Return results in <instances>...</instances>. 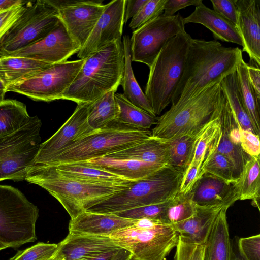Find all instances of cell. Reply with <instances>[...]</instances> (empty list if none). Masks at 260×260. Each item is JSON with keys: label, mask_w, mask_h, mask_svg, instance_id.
<instances>
[{"label": "cell", "mask_w": 260, "mask_h": 260, "mask_svg": "<svg viewBox=\"0 0 260 260\" xmlns=\"http://www.w3.org/2000/svg\"><path fill=\"white\" fill-rule=\"evenodd\" d=\"M237 245L240 254L245 260H260L259 234L238 238Z\"/></svg>", "instance_id": "ee69618b"}, {"label": "cell", "mask_w": 260, "mask_h": 260, "mask_svg": "<svg viewBox=\"0 0 260 260\" xmlns=\"http://www.w3.org/2000/svg\"><path fill=\"white\" fill-rule=\"evenodd\" d=\"M83 162L131 181L143 178L165 166L134 159H115L106 156Z\"/></svg>", "instance_id": "484cf974"}, {"label": "cell", "mask_w": 260, "mask_h": 260, "mask_svg": "<svg viewBox=\"0 0 260 260\" xmlns=\"http://www.w3.org/2000/svg\"><path fill=\"white\" fill-rule=\"evenodd\" d=\"M200 172L201 168L189 164L183 172L179 192L184 194L190 192L199 178Z\"/></svg>", "instance_id": "681fc988"}, {"label": "cell", "mask_w": 260, "mask_h": 260, "mask_svg": "<svg viewBox=\"0 0 260 260\" xmlns=\"http://www.w3.org/2000/svg\"><path fill=\"white\" fill-rule=\"evenodd\" d=\"M105 156L115 159H134L164 166H167L168 162L166 142L152 136Z\"/></svg>", "instance_id": "4316f807"}, {"label": "cell", "mask_w": 260, "mask_h": 260, "mask_svg": "<svg viewBox=\"0 0 260 260\" xmlns=\"http://www.w3.org/2000/svg\"><path fill=\"white\" fill-rule=\"evenodd\" d=\"M137 219L123 218L113 214L83 211L71 219L69 233L108 236L119 229L133 225Z\"/></svg>", "instance_id": "7402d4cb"}, {"label": "cell", "mask_w": 260, "mask_h": 260, "mask_svg": "<svg viewBox=\"0 0 260 260\" xmlns=\"http://www.w3.org/2000/svg\"><path fill=\"white\" fill-rule=\"evenodd\" d=\"M90 104L79 103L70 118L50 138L41 143L34 164H48L75 141L95 131L88 124Z\"/></svg>", "instance_id": "9a60e30c"}, {"label": "cell", "mask_w": 260, "mask_h": 260, "mask_svg": "<svg viewBox=\"0 0 260 260\" xmlns=\"http://www.w3.org/2000/svg\"><path fill=\"white\" fill-rule=\"evenodd\" d=\"M134 224L107 236L136 260H164L177 244L179 236L172 225L140 228Z\"/></svg>", "instance_id": "8fae6325"}, {"label": "cell", "mask_w": 260, "mask_h": 260, "mask_svg": "<svg viewBox=\"0 0 260 260\" xmlns=\"http://www.w3.org/2000/svg\"><path fill=\"white\" fill-rule=\"evenodd\" d=\"M196 135H184L171 140L167 143L168 153L167 166L185 171L191 160Z\"/></svg>", "instance_id": "f35d334b"}, {"label": "cell", "mask_w": 260, "mask_h": 260, "mask_svg": "<svg viewBox=\"0 0 260 260\" xmlns=\"http://www.w3.org/2000/svg\"><path fill=\"white\" fill-rule=\"evenodd\" d=\"M42 125L37 116L16 132L0 138V181L25 180L38 152Z\"/></svg>", "instance_id": "9c48e42d"}, {"label": "cell", "mask_w": 260, "mask_h": 260, "mask_svg": "<svg viewBox=\"0 0 260 260\" xmlns=\"http://www.w3.org/2000/svg\"><path fill=\"white\" fill-rule=\"evenodd\" d=\"M238 12V29L241 36L242 51L250 61L260 66V1L235 0Z\"/></svg>", "instance_id": "d6986e66"}, {"label": "cell", "mask_w": 260, "mask_h": 260, "mask_svg": "<svg viewBox=\"0 0 260 260\" xmlns=\"http://www.w3.org/2000/svg\"><path fill=\"white\" fill-rule=\"evenodd\" d=\"M59 20L58 11L47 0L29 1L22 14L0 39V54L40 41L56 27Z\"/></svg>", "instance_id": "30bf717a"}, {"label": "cell", "mask_w": 260, "mask_h": 260, "mask_svg": "<svg viewBox=\"0 0 260 260\" xmlns=\"http://www.w3.org/2000/svg\"><path fill=\"white\" fill-rule=\"evenodd\" d=\"M221 120V131L216 148L232 162L238 178L249 156L243 151L241 146L239 127L232 114L225 96Z\"/></svg>", "instance_id": "44dd1931"}, {"label": "cell", "mask_w": 260, "mask_h": 260, "mask_svg": "<svg viewBox=\"0 0 260 260\" xmlns=\"http://www.w3.org/2000/svg\"><path fill=\"white\" fill-rule=\"evenodd\" d=\"M151 136L149 130L135 128L115 120L75 141L47 165L85 161L103 157Z\"/></svg>", "instance_id": "52a82bcc"}, {"label": "cell", "mask_w": 260, "mask_h": 260, "mask_svg": "<svg viewBox=\"0 0 260 260\" xmlns=\"http://www.w3.org/2000/svg\"><path fill=\"white\" fill-rule=\"evenodd\" d=\"M219 137V135L205 157L199 177L204 174H208L234 183L237 180L235 168L228 158L217 150Z\"/></svg>", "instance_id": "8d00e7d4"}, {"label": "cell", "mask_w": 260, "mask_h": 260, "mask_svg": "<svg viewBox=\"0 0 260 260\" xmlns=\"http://www.w3.org/2000/svg\"><path fill=\"white\" fill-rule=\"evenodd\" d=\"M259 157H251L246 161L235 183L238 200H250L259 210L260 197Z\"/></svg>", "instance_id": "4dcf8cb0"}, {"label": "cell", "mask_w": 260, "mask_h": 260, "mask_svg": "<svg viewBox=\"0 0 260 260\" xmlns=\"http://www.w3.org/2000/svg\"><path fill=\"white\" fill-rule=\"evenodd\" d=\"M223 208L219 212L205 244L203 260H231V243L226 219V211Z\"/></svg>", "instance_id": "f1b7e54d"}, {"label": "cell", "mask_w": 260, "mask_h": 260, "mask_svg": "<svg viewBox=\"0 0 260 260\" xmlns=\"http://www.w3.org/2000/svg\"><path fill=\"white\" fill-rule=\"evenodd\" d=\"M118 107L116 121L142 129L149 130L155 125L157 117L153 116L131 103L121 93H115Z\"/></svg>", "instance_id": "d590c367"}, {"label": "cell", "mask_w": 260, "mask_h": 260, "mask_svg": "<svg viewBox=\"0 0 260 260\" xmlns=\"http://www.w3.org/2000/svg\"><path fill=\"white\" fill-rule=\"evenodd\" d=\"M57 244L39 242L25 250L19 251L10 260H51Z\"/></svg>", "instance_id": "7bdbcfd3"}, {"label": "cell", "mask_w": 260, "mask_h": 260, "mask_svg": "<svg viewBox=\"0 0 260 260\" xmlns=\"http://www.w3.org/2000/svg\"><path fill=\"white\" fill-rule=\"evenodd\" d=\"M224 99L220 82H218L191 99L171 105L157 118L151 136L168 140L182 135L197 134L219 114Z\"/></svg>", "instance_id": "3957f363"}, {"label": "cell", "mask_w": 260, "mask_h": 260, "mask_svg": "<svg viewBox=\"0 0 260 260\" xmlns=\"http://www.w3.org/2000/svg\"><path fill=\"white\" fill-rule=\"evenodd\" d=\"M47 190L62 205L71 219L127 186L83 182L64 176L49 165L34 164L25 180Z\"/></svg>", "instance_id": "5b68a950"}, {"label": "cell", "mask_w": 260, "mask_h": 260, "mask_svg": "<svg viewBox=\"0 0 260 260\" xmlns=\"http://www.w3.org/2000/svg\"><path fill=\"white\" fill-rule=\"evenodd\" d=\"M176 248L174 260H203L205 246L185 243L179 238Z\"/></svg>", "instance_id": "bcb514c9"}, {"label": "cell", "mask_w": 260, "mask_h": 260, "mask_svg": "<svg viewBox=\"0 0 260 260\" xmlns=\"http://www.w3.org/2000/svg\"><path fill=\"white\" fill-rule=\"evenodd\" d=\"M122 44L124 54V67L120 84L123 90L122 94L134 105L156 116L135 77L132 66L131 39L128 35L124 36Z\"/></svg>", "instance_id": "f546056e"}, {"label": "cell", "mask_w": 260, "mask_h": 260, "mask_svg": "<svg viewBox=\"0 0 260 260\" xmlns=\"http://www.w3.org/2000/svg\"><path fill=\"white\" fill-rule=\"evenodd\" d=\"M118 250L108 251L106 252L86 256L79 260H110Z\"/></svg>", "instance_id": "db71d44e"}, {"label": "cell", "mask_w": 260, "mask_h": 260, "mask_svg": "<svg viewBox=\"0 0 260 260\" xmlns=\"http://www.w3.org/2000/svg\"><path fill=\"white\" fill-rule=\"evenodd\" d=\"M6 93V88L4 85L3 82L0 79V103L5 99V93Z\"/></svg>", "instance_id": "680465c9"}, {"label": "cell", "mask_w": 260, "mask_h": 260, "mask_svg": "<svg viewBox=\"0 0 260 260\" xmlns=\"http://www.w3.org/2000/svg\"><path fill=\"white\" fill-rule=\"evenodd\" d=\"M30 118L24 103L16 100H4L0 103V138L19 129Z\"/></svg>", "instance_id": "d6a6232c"}, {"label": "cell", "mask_w": 260, "mask_h": 260, "mask_svg": "<svg viewBox=\"0 0 260 260\" xmlns=\"http://www.w3.org/2000/svg\"><path fill=\"white\" fill-rule=\"evenodd\" d=\"M183 172L165 166L132 182L87 209L86 211L115 214L136 208L168 202L178 192Z\"/></svg>", "instance_id": "277c9868"}, {"label": "cell", "mask_w": 260, "mask_h": 260, "mask_svg": "<svg viewBox=\"0 0 260 260\" xmlns=\"http://www.w3.org/2000/svg\"><path fill=\"white\" fill-rule=\"evenodd\" d=\"M191 39L186 31L174 37L149 67L145 94L156 116L171 103L183 72Z\"/></svg>", "instance_id": "8992f818"}, {"label": "cell", "mask_w": 260, "mask_h": 260, "mask_svg": "<svg viewBox=\"0 0 260 260\" xmlns=\"http://www.w3.org/2000/svg\"><path fill=\"white\" fill-rule=\"evenodd\" d=\"M52 64L26 57L0 55V79L7 88Z\"/></svg>", "instance_id": "83f0119b"}, {"label": "cell", "mask_w": 260, "mask_h": 260, "mask_svg": "<svg viewBox=\"0 0 260 260\" xmlns=\"http://www.w3.org/2000/svg\"><path fill=\"white\" fill-rule=\"evenodd\" d=\"M29 1L21 3L0 11V39L16 21L26 9Z\"/></svg>", "instance_id": "f6af8a7d"}, {"label": "cell", "mask_w": 260, "mask_h": 260, "mask_svg": "<svg viewBox=\"0 0 260 260\" xmlns=\"http://www.w3.org/2000/svg\"><path fill=\"white\" fill-rule=\"evenodd\" d=\"M120 249L107 236L69 233L57 244V249L51 260H79L84 257Z\"/></svg>", "instance_id": "ac0fdd59"}, {"label": "cell", "mask_w": 260, "mask_h": 260, "mask_svg": "<svg viewBox=\"0 0 260 260\" xmlns=\"http://www.w3.org/2000/svg\"><path fill=\"white\" fill-rule=\"evenodd\" d=\"M115 92L110 91L90 104L87 122L93 130L101 129L117 119L118 107Z\"/></svg>", "instance_id": "836d02e7"}, {"label": "cell", "mask_w": 260, "mask_h": 260, "mask_svg": "<svg viewBox=\"0 0 260 260\" xmlns=\"http://www.w3.org/2000/svg\"><path fill=\"white\" fill-rule=\"evenodd\" d=\"M132 253L128 250L121 248L117 251L110 260H131Z\"/></svg>", "instance_id": "11a10c76"}, {"label": "cell", "mask_w": 260, "mask_h": 260, "mask_svg": "<svg viewBox=\"0 0 260 260\" xmlns=\"http://www.w3.org/2000/svg\"><path fill=\"white\" fill-rule=\"evenodd\" d=\"M22 0H0V11L21 3Z\"/></svg>", "instance_id": "9f6ffc18"}, {"label": "cell", "mask_w": 260, "mask_h": 260, "mask_svg": "<svg viewBox=\"0 0 260 260\" xmlns=\"http://www.w3.org/2000/svg\"><path fill=\"white\" fill-rule=\"evenodd\" d=\"M239 90L244 106L257 133L260 135V98L256 94L248 77L247 63L242 59L236 70Z\"/></svg>", "instance_id": "e575fe53"}, {"label": "cell", "mask_w": 260, "mask_h": 260, "mask_svg": "<svg viewBox=\"0 0 260 260\" xmlns=\"http://www.w3.org/2000/svg\"><path fill=\"white\" fill-rule=\"evenodd\" d=\"M80 48L59 20L56 27L40 41L0 55L26 57L53 64L67 61Z\"/></svg>", "instance_id": "5bb4252c"}, {"label": "cell", "mask_w": 260, "mask_h": 260, "mask_svg": "<svg viewBox=\"0 0 260 260\" xmlns=\"http://www.w3.org/2000/svg\"><path fill=\"white\" fill-rule=\"evenodd\" d=\"M124 67V50L119 39L85 58L61 99L77 104H91L110 91H116Z\"/></svg>", "instance_id": "7a4b0ae2"}, {"label": "cell", "mask_w": 260, "mask_h": 260, "mask_svg": "<svg viewBox=\"0 0 260 260\" xmlns=\"http://www.w3.org/2000/svg\"><path fill=\"white\" fill-rule=\"evenodd\" d=\"M131 260H136V259H135L133 257H132Z\"/></svg>", "instance_id": "94428289"}, {"label": "cell", "mask_w": 260, "mask_h": 260, "mask_svg": "<svg viewBox=\"0 0 260 260\" xmlns=\"http://www.w3.org/2000/svg\"><path fill=\"white\" fill-rule=\"evenodd\" d=\"M49 166L64 176L89 183L126 187L134 181L83 161Z\"/></svg>", "instance_id": "d4e9b609"}, {"label": "cell", "mask_w": 260, "mask_h": 260, "mask_svg": "<svg viewBox=\"0 0 260 260\" xmlns=\"http://www.w3.org/2000/svg\"><path fill=\"white\" fill-rule=\"evenodd\" d=\"M235 243L232 244V254L231 260H245L240 254L237 245V239L234 240Z\"/></svg>", "instance_id": "6f0895ef"}, {"label": "cell", "mask_w": 260, "mask_h": 260, "mask_svg": "<svg viewBox=\"0 0 260 260\" xmlns=\"http://www.w3.org/2000/svg\"><path fill=\"white\" fill-rule=\"evenodd\" d=\"M239 132L241 146L243 151L249 156L259 157V136L240 128Z\"/></svg>", "instance_id": "7dc6e473"}, {"label": "cell", "mask_w": 260, "mask_h": 260, "mask_svg": "<svg viewBox=\"0 0 260 260\" xmlns=\"http://www.w3.org/2000/svg\"><path fill=\"white\" fill-rule=\"evenodd\" d=\"M184 25L189 23H199L209 29L215 39L233 43L243 47V42L237 27L224 17L203 3L196 7L188 17L183 18Z\"/></svg>", "instance_id": "cb8c5ba5"}, {"label": "cell", "mask_w": 260, "mask_h": 260, "mask_svg": "<svg viewBox=\"0 0 260 260\" xmlns=\"http://www.w3.org/2000/svg\"><path fill=\"white\" fill-rule=\"evenodd\" d=\"M196 206V211L193 215L173 226L182 241L189 244L205 246L219 212L222 208L226 207Z\"/></svg>", "instance_id": "603a6c76"}, {"label": "cell", "mask_w": 260, "mask_h": 260, "mask_svg": "<svg viewBox=\"0 0 260 260\" xmlns=\"http://www.w3.org/2000/svg\"><path fill=\"white\" fill-rule=\"evenodd\" d=\"M85 59L53 64L6 88L34 101L51 102L61 96L73 82Z\"/></svg>", "instance_id": "7c38bea8"}, {"label": "cell", "mask_w": 260, "mask_h": 260, "mask_svg": "<svg viewBox=\"0 0 260 260\" xmlns=\"http://www.w3.org/2000/svg\"><path fill=\"white\" fill-rule=\"evenodd\" d=\"M9 248L7 246L0 242V251L5 249Z\"/></svg>", "instance_id": "91938a15"}, {"label": "cell", "mask_w": 260, "mask_h": 260, "mask_svg": "<svg viewBox=\"0 0 260 260\" xmlns=\"http://www.w3.org/2000/svg\"><path fill=\"white\" fill-rule=\"evenodd\" d=\"M184 26L179 13L172 16L161 14L137 28L130 38L132 61L150 67L166 44L185 31Z\"/></svg>", "instance_id": "4fadbf2b"}, {"label": "cell", "mask_w": 260, "mask_h": 260, "mask_svg": "<svg viewBox=\"0 0 260 260\" xmlns=\"http://www.w3.org/2000/svg\"><path fill=\"white\" fill-rule=\"evenodd\" d=\"M222 109L217 117L206 124L196 135L192 156L189 164L196 165L201 169L206 155L220 134Z\"/></svg>", "instance_id": "74e56055"}, {"label": "cell", "mask_w": 260, "mask_h": 260, "mask_svg": "<svg viewBox=\"0 0 260 260\" xmlns=\"http://www.w3.org/2000/svg\"><path fill=\"white\" fill-rule=\"evenodd\" d=\"M196 211V206L191 199L190 192H178L169 201L166 208L164 222L173 225L191 217Z\"/></svg>", "instance_id": "ab89813d"}, {"label": "cell", "mask_w": 260, "mask_h": 260, "mask_svg": "<svg viewBox=\"0 0 260 260\" xmlns=\"http://www.w3.org/2000/svg\"><path fill=\"white\" fill-rule=\"evenodd\" d=\"M167 0H148L140 11L132 18L131 29H137L163 14Z\"/></svg>", "instance_id": "b9f144b4"}, {"label": "cell", "mask_w": 260, "mask_h": 260, "mask_svg": "<svg viewBox=\"0 0 260 260\" xmlns=\"http://www.w3.org/2000/svg\"><path fill=\"white\" fill-rule=\"evenodd\" d=\"M203 4L202 0H167L165 6L164 15L174 16L180 9L189 6H198Z\"/></svg>", "instance_id": "f907efd6"}, {"label": "cell", "mask_w": 260, "mask_h": 260, "mask_svg": "<svg viewBox=\"0 0 260 260\" xmlns=\"http://www.w3.org/2000/svg\"><path fill=\"white\" fill-rule=\"evenodd\" d=\"M39 209L18 189L0 185V242L17 248L37 238Z\"/></svg>", "instance_id": "ba28073f"}, {"label": "cell", "mask_w": 260, "mask_h": 260, "mask_svg": "<svg viewBox=\"0 0 260 260\" xmlns=\"http://www.w3.org/2000/svg\"><path fill=\"white\" fill-rule=\"evenodd\" d=\"M105 6L106 4L100 0L81 1L77 5L58 11L60 20L81 48L103 13Z\"/></svg>", "instance_id": "e0dca14e"}, {"label": "cell", "mask_w": 260, "mask_h": 260, "mask_svg": "<svg viewBox=\"0 0 260 260\" xmlns=\"http://www.w3.org/2000/svg\"><path fill=\"white\" fill-rule=\"evenodd\" d=\"M247 74L249 82L256 94L260 98L259 66L253 61L247 63Z\"/></svg>", "instance_id": "816d5d0a"}, {"label": "cell", "mask_w": 260, "mask_h": 260, "mask_svg": "<svg viewBox=\"0 0 260 260\" xmlns=\"http://www.w3.org/2000/svg\"><path fill=\"white\" fill-rule=\"evenodd\" d=\"M190 193L193 203L202 207L229 208L238 200L235 183L227 182L208 174L199 177Z\"/></svg>", "instance_id": "ffe728a7"}, {"label": "cell", "mask_w": 260, "mask_h": 260, "mask_svg": "<svg viewBox=\"0 0 260 260\" xmlns=\"http://www.w3.org/2000/svg\"><path fill=\"white\" fill-rule=\"evenodd\" d=\"M243 59L239 47H226L217 41L192 38L183 72L171 105L183 102L220 82L233 73Z\"/></svg>", "instance_id": "6da1fadb"}, {"label": "cell", "mask_w": 260, "mask_h": 260, "mask_svg": "<svg viewBox=\"0 0 260 260\" xmlns=\"http://www.w3.org/2000/svg\"><path fill=\"white\" fill-rule=\"evenodd\" d=\"M125 2L114 0L106 4L89 37L77 53L80 59H85L121 39L124 24Z\"/></svg>", "instance_id": "2e32d148"}, {"label": "cell", "mask_w": 260, "mask_h": 260, "mask_svg": "<svg viewBox=\"0 0 260 260\" xmlns=\"http://www.w3.org/2000/svg\"><path fill=\"white\" fill-rule=\"evenodd\" d=\"M148 0H125V7L124 14V22L133 18L141 9Z\"/></svg>", "instance_id": "f5cc1de1"}, {"label": "cell", "mask_w": 260, "mask_h": 260, "mask_svg": "<svg viewBox=\"0 0 260 260\" xmlns=\"http://www.w3.org/2000/svg\"><path fill=\"white\" fill-rule=\"evenodd\" d=\"M211 2L214 11L238 27V12L235 0H211Z\"/></svg>", "instance_id": "c3c4849f"}, {"label": "cell", "mask_w": 260, "mask_h": 260, "mask_svg": "<svg viewBox=\"0 0 260 260\" xmlns=\"http://www.w3.org/2000/svg\"><path fill=\"white\" fill-rule=\"evenodd\" d=\"M169 201L144 206L113 214L131 219L148 218L159 220L164 222L165 212Z\"/></svg>", "instance_id": "60d3db41"}, {"label": "cell", "mask_w": 260, "mask_h": 260, "mask_svg": "<svg viewBox=\"0 0 260 260\" xmlns=\"http://www.w3.org/2000/svg\"><path fill=\"white\" fill-rule=\"evenodd\" d=\"M220 84L232 114L239 128L259 135L255 129L251 119L244 106L239 90L236 71L225 77L220 82Z\"/></svg>", "instance_id": "1f68e13d"}]
</instances>
